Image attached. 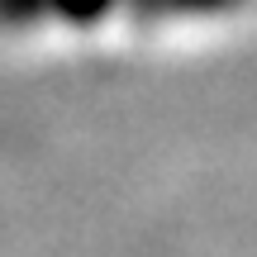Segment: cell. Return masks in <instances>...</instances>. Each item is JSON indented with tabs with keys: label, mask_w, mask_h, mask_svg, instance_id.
Here are the masks:
<instances>
[{
	"label": "cell",
	"mask_w": 257,
	"mask_h": 257,
	"mask_svg": "<svg viewBox=\"0 0 257 257\" xmlns=\"http://www.w3.org/2000/svg\"><path fill=\"white\" fill-rule=\"evenodd\" d=\"M157 10H172V5H224V0H148Z\"/></svg>",
	"instance_id": "1"
}]
</instances>
